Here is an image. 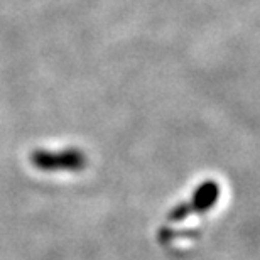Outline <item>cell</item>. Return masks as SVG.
Wrapping results in <instances>:
<instances>
[{
	"instance_id": "obj_1",
	"label": "cell",
	"mask_w": 260,
	"mask_h": 260,
	"mask_svg": "<svg viewBox=\"0 0 260 260\" xmlns=\"http://www.w3.org/2000/svg\"><path fill=\"white\" fill-rule=\"evenodd\" d=\"M30 162L36 169L46 173H56V171L75 173L86 168V155L78 149H64L59 152L39 149L30 154Z\"/></svg>"
},
{
	"instance_id": "obj_2",
	"label": "cell",
	"mask_w": 260,
	"mask_h": 260,
	"mask_svg": "<svg viewBox=\"0 0 260 260\" xmlns=\"http://www.w3.org/2000/svg\"><path fill=\"white\" fill-rule=\"evenodd\" d=\"M218 198H220V186H218L215 181H205V183H201L198 186L194 194L191 196L188 201L174 206L173 210L169 211L168 220L183 221L191 215L210 211L211 208L216 205Z\"/></svg>"
}]
</instances>
